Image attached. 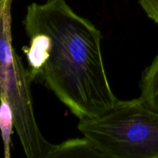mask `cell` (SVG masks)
Instances as JSON below:
<instances>
[{
  "label": "cell",
  "mask_w": 158,
  "mask_h": 158,
  "mask_svg": "<svg viewBox=\"0 0 158 158\" xmlns=\"http://www.w3.org/2000/svg\"><path fill=\"white\" fill-rule=\"evenodd\" d=\"M29 38L23 51L31 80L40 78L79 120L94 118L118 99L106 75L101 32L65 0L32 3L23 20Z\"/></svg>",
  "instance_id": "obj_1"
},
{
  "label": "cell",
  "mask_w": 158,
  "mask_h": 158,
  "mask_svg": "<svg viewBox=\"0 0 158 158\" xmlns=\"http://www.w3.org/2000/svg\"><path fill=\"white\" fill-rule=\"evenodd\" d=\"M78 130L103 157L158 158V112L140 97L80 120Z\"/></svg>",
  "instance_id": "obj_2"
},
{
  "label": "cell",
  "mask_w": 158,
  "mask_h": 158,
  "mask_svg": "<svg viewBox=\"0 0 158 158\" xmlns=\"http://www.w3.org/2000/svg\"><path fill=\"white\" fill-rule=\"evenodd\" d=\"M13 0L0 6V101L11 106L14 126L28 158H48L52 143L40 131L35 117L27 69L12 46V14Z\"/></svg>",
  "instance_id": "obj_3"
},
{
  "label": "cell",
  "mask_w": 158,
  "mask_h": 158,
  "mask_svg": "<svg viewBox=\"0 0 158 158\" xmlns=\"http://www.w3.org/2000/svg\"><path fill=\"white\" fill-rule=\"evenodd\" d=\"M103 157L88 139L68 140L59 144H52L48 158Z\"/></svg>",
  "instance_id": "obj_4"
},
{
  "label": "cell",
  "mask_w": 158,
  "mask_h": 158,
  "mask_svg": "<svg viewBox=\"0 0 158 158\" xmlns=\"http://www.w3.org/2000/svg\"><path fill=\"white\" fill-rule=\"evenodd\" d=\"M140 87V98L158 112V53L143 71Z\"/></svg>",
  "instance_id": "obj_5"
},
{
  "label": "cell",
  "mask_w": 158,
  "mask_h": 158,
  "mask_svg": "<svg viewBox=\"0 0 158 158\" xmlns=\"http://www.w3.org/2000/svg\"><path fill=\"white\" fill-rule=\"evenodd\" d=\"M14 126V118L11 106L6 100L0 101V131L3 141L5 157H10L11 135Z\"/></svg>",
  "instance_id": "obj_6"
},
{
  "label": "cell",
  "mask_w": 158,
  "mask_h": 158,
  "mask_svg": "<svg viewBox=\"0 0 158 158\" xmlns=\"http://www.w3.org/2000/svg\"><path fill=\"white\" fill-rule=\"evenodd\" d=\"M139 3L147 15L158 24V0H139Z\"/></svg>",
  "instance_id": "obj_7"
},
{
  "label": "cell",
  "mask_w": 158,
  "mask_h": 158,
  "mask_svg": "<svg viewBox=\"0 0 158 158\" xmlns=\"http://www.w3.org/2000/svg\"><path fill=\"white\" fill-rule=\"evenodd\" d=\"M5 1H6V0H0V6H1L2 5V3L4 2Z\"/></svg>",
  "instance_id": "obj_8"
}]
</instances>
